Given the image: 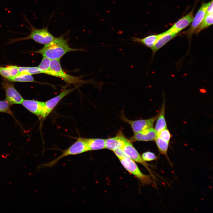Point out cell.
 Here are the masks:
<instances>
[{
    "mask_svg": "<svg viewBox=\"0 0 213 213\" xmlns=\"http://www.w3.org/2000/svg\"><path fill=\"white\" fill-rule=\"evenodd\" d=\"M165 103L164 102L159 114H158L156 120L155 130L157 134L162 130L167 128L166 121L164 117Z\"/></svg>",
    "mask_w": 213,
    "mask_h": 213,
    "instance_id": "cell-19",
    "label": "cell"
},
{
    "mask_svg": "<svg viewBox=\"0 0 213 213\" xmlns=\"http://www.w3.org/2000/svg\"><path fill=\"white\" fill-rule=\"evenodd\" d=\"M194 9L193 7L189 13L174 24L170 29L166 31L167 32L178 34L188 26L193 19Z\"/></svg>",
    "mask_w": 213,
    "mask_h": 213,
    "instance_id": "cell-10",
    "label": "cell"
},
{
    "mask_svg": "<svg viewBox=\"0 0 213 213\" xmlns=\"http://www.w3.org/2000/svg\"><path fill=\"white\" fill-rule=\"evenodd\" d=\"M75 89V88H73L70 89H64L58 95L44 102V106L42 119L45 118L51 112L59 102Z\"/></svg>",
    "mask_w": 213,
    "mask_h": 213,
    "instance_id": "cell-8",
    "label": "cell"
},
{
    "mask_svg": "<svg viewBox=\"0 0 213 213\" xmlns=\"http://www.w3.org/2000/svg\"><path fill=\"white\" fill-rule=\"evenodd\" d=\"M18 74V68L16 66L0 67V75L8 80L17 76Z\"/></svg>",
    "mask_w": 213,
    "mask_h": 213,
    "instance_id": "cell-18",
    "label": "cell"
},
{
    "mask_svg": "<svg viewBox=\"0 0 213 213\" xmlns=\"http://www.w3.org/2000/svg\"><path fill=\"white\" fill-rule=\"evenodd\" d=\"M51 60L44 57H43L42 60L38 67L41 73L45 74L49 69L50 67Z\"/></svg>",
    "mask_w": 213,
    "mask_h": 213,
    "instance_id": "cell-24",
    "label": "cell"
},
{
    "mask_svg": "<svg viewBox=\"0 0 213 213\" xmlns=\"http://www.w3.org/2000/svg\"><path fill=\"white\" fill-rule=\"evenodd\" d=\"M127 138L121 132L115 137L105 139V149L114 151L122 148Z\"/></svg>",
    "mask_w": 213,
    "mask_h": 213,
    "instance_id": "cell-14",
    "label": "cell"
},
{
    "mask_svg": "<svg viewBox=\"0 0 213 213\" xmlns=\"http://www.w3.org/2000/svg\"><path fill=\"white\" fill-rule=\"evenodd\" d=\"M121 149L128 157L134 161L140 163L147 168V164L143 160L131 142L128 139L126 140Z\"/></svg>",
    "mask_w": 213,
    "mask_h": 213,
    "instance_id": "cell-12",
    "label": "cell"
},
{
    "mask_svg": "<svg viewBox=\"0 0 213 213\" xmlns=\"http://www.w3.org/2000/svg\"><path fill=\"white\" fill-rule=\"evenodd\" d=\"M19 74H27L30 75L41 73L38 67H18Z\"/></svg>",
    "mask_w": 213,
    "mask_h": 213,
    "instance_id": "cell-23",
    "label": "cell"
},
{
    "mask_svg": "<svg viewBox=\"0 0 213 213\" xmlns=\"http://www.w3.org/2000/svg\"><path fill=\"white\" fill-rule=\"evenodd\" d=\"M11 104L6 100L0 101V112H3L12 114L10 109Z\"/></svg>",
    "mask_w": 213,
    "mask_h": 213,
    "instance_id": "cell-25",
    "label": "cell"
},
{
    "mask_svg": "<svg viewBox=\"0 0 213 213\" xmlns=\"http://www.w3.org/2000/svg\"><path fill=\"white\" fill-rule=\"evenodd\" d=\"M158 116V115L147 119L135 120H129L123 115H122L120 118L122 120L130 125L135 133L153 128L154 124Z\"/></svg>",
    "mask_w": 213,
    "mask_h": 213,
    "instance_id": "cell-6",
    "label": "cell"
},
{
    "mask_svg": "<svg viewBox=\"0 0 213 213\" xmlns=\"http://www.w3.org/2000/svg\"><path fill=\"white\" fill-rule=\"evenodd\" d=\"M27 109L39 118H42L44 102L32 100H24L21 104Z\"/></svg>",
    "mask_w": 213,
    "mask_h": 213,
    "instance_id": "cell-11",
    "label": "cell"
},
{
    "mask_svg": "<svg viewBox=\"0 0 213 213\" xmlns=\"http://www.w3.org/2000/svg\"><path fill=\"white\" fill-rule=\"evenodd\" d=\"M88 151L105 149V139L100 138H86Z\"/></svg>",
    "mask_w": 213,
    "mask_h": 213,
    "instance_id": "cell-17",
    "label": "cell"
},
{
    "mask_svg": "<svg viewBox=\"0 0 213 213\" xmlns=\"http://www.w3.org/2000/svg\"><path fill=\"white\" fill-rule=\"evenodd\" d=\"M178 34L174 33H167L164 32V34L157 41L151 49L153 53V57L155 53L170 40L175 37Z\"/></svg>",
    "mask_w": 213,
    "mask_h": 213,
    "instance_id": "cell-16",
    "label": "cell"
},
{
    "mask_svg": "<svg viewBox=\"0 0 213 213\" xmlns=\"http://www.w3.org/2000/svg\"><path fill=\"white\" fill-rule=\"evenodd\" d=\"M210 3V1L207 3H204L202 4L193 17L189 29L184 33L185 35L187 36L189 40H190L192 35L205 17L207 8Z\"/></svg>",
    "mask_w": 213,
    "mask_h": 213,
    "instance_id": "cell-7",
    "label": "cell"
},
{
    "mask_svg": "<svg viewBox=\"0 0 213 213\" xmlns=\"http://www.w3.org/2000/svg\"><path fill=\"white\" fill-rule=\"evenodd\" d=\"M45 74L59 78L68 84H76L85 82L65 72L61 67L60 59L51 60L49 68Z\"/></svg>",
    "mask_w": 213,
    "mask_h": 213,
    "instance_id": "cell-4",
    "label": "cell"
},
{
    "mask_svg": "<svg viewBox=\"0 0 213 213\" xmlns=\"http://www.w3.org/2000/svg\"><path fill=\"white\" fill-rule=\"evenodd\" d=\"M8 80L14 82H35L31 75L27 74H19L17 76Z\"/></svg>",
    "mask_w": 213,
    "mask_h": 213,
    "instance_id": "cell-22",
    "label": "cell"
},
{
    "mask_svg": "<svg viewBox=\"0 0 213 213\" xmlns=\"http://www.w3.org/2000/svg\"><path fill=\"white\" fill-rule=\"evenodd\" d=\"M141 157L145 162L152 161L157 159V157L155 154L150 151L144 152L141 155Z\"/></svg>",
    "mask_w": 213,
    "mask_h": 213,
    "instance_id": "cell-26",
    "label": "cell"
},
{
    "mask_svg": "<svg viewBox=\"0 0 213 213\" xmlns=\"http://www.w3.org/2000/svg\"><path fill=\"white\" fill-rule=\"evenodd\" d=\"M2 85L5 91L6 100L11 104H22L24 99L13 84L4 81Z\"/></svg>",
    "mask_w": 213,
    "mask_h": 213,
    "instance_id": "cell-9",
    "label": "cell"
},
{
    "mask_svg": "<svg viewBox=\"0 0 213 213\" xmlns=\"http://www.w3.org/2000/svg\"><path fill=\"white\" fill-rule=\"evenodd\" d=\"M24 17L30 26V32L29 35L26 37L12 39V41L13 42L21 40L32 39L36 42L45 45L51 42L55 38L49 31L48 26L40 29L35 28L26 17Z\"/></svg>",
    "mask_w": 213,
    "mask_h": 213,
    "instance_id": "cell-3",
    "label": "cell"
},
{
    "mask_svg": "<svg viewBox=\"0 0 213 213\" xmlns=\"http://www.w3.org/2000/svg\"><path fill=\"white\" fill-rule=\"evenodd\" d=\"M88 151L86 138L79 137L67 149L62 151V154L55 159L46 163L41 164L40 168H51L56 165L62 158L70 156L81 154Z\"/></svg>",
    "mask_w": 213,
    "mask_h": 213,
    "instance_id": "cell-2",
    "label": "cell"
},
{
    "mask_svg": "<svg viewBox=\"0 0 213 213\" xmlns=\"http://www.w3.org/2000/svg\"><path fill=\"white\" fill-rule=\"evenodd\" d=\"M213 1L212 0L207 8L206 13L213 14Z\"/></svg>",
    "mask_w": 213,
    "mask_h": 213,
    "instance_id": "cell-28",
    "label": "cell"
},
{
    "mask_svg": "<svg viewBox=\"0 0 213 213\" xmlns=\"http://www.w3.org/2000/svg\"><path fill=\"white\" fill-rule=\"evenodd\" d=\"M157 136L163 140L169 142L171 137V135L167 128L164 129L159 132Z\"/></svg>",
    "mask_w": 213,
    "mask_h": 213,
    "instance_id": "cell-27",
    "label": "cell"
},
{
    "mask_svg": "<svg viewBox=\"0 0 213 213\" xmlns=\"http://www.w3.org/2000/svg\"><path fill=\"white\" fill-rule=\"evenodd\" d=\"M213 14L206 13L201 23L195 31V33L198 34L212 25L213 24Z\"/></svg>",
    "mask_w": 213,
    "mask_h": 213,
    "instance_id": "cell-20",
    "label": "cell"
},
{
    "mask_svg": "<svg viewBox=\"0 0 213 213\" xmlns=\"http://www.w3.org/2000/svg\"><path fill=\"white\" fill-rule=\"evenodd\" d=\"M157 136V134L154 129L151 128L135 133L129 141L130 142L154 141H155Z\"/></svg>",
    "mask_w": 213,
    "mask_h": 213,
    "instance_id": "cell-13",
    "label": "cell"
},
{
    "mask_svg": "<svg viewBox=\"0 0 213 213\" xmlns=\"http://www.w3.org/2000/svg\"><path fill=\"white\" fill-rule=\"evenodd\" d=\"M164 33V32L156 35L148 36L143 38L132 37L131 41L139 43L151 49L158 39Z\"/></svg>",
    "mask_w": 213,
    "mask_h": 213,
    "instance_id": "cell-15",
    "label": "cell"
},
{
    "mask_svg": "<svg viewBox=\"0 0 213 213\" xmlns=\"http://www.w3.org/2000/svg\"><path fill=\"white\" fill-rule=\"evenodd\" d=\"M155 141L160 153L164 155L168 158L167 152L169 142L163 140L157 136Z\"/></svg>",
    "mask_w": 213,
    "mask_h": 213,
    "instance_id": "cell-21",
    "label": "cell"
},
{
    "mask_svg": "<svg viewBox=\"0 0 213 213\" xmlns=\"http://www.w3.org/2000/svg\"><path fill=\"white\" fill-rule=\"evenodd\" d=\"M119 159L124 167L138 179L143 184H149L153 183L150 176L143 173L134 161L127 155Z\"/></svg>",
    "mask_w": 213,
    "mask_h": 213,
    "instance_id": "cell-5",
    "label": "cell"
},
{
    "mask_svg": "<svg viewBox=\"0 0 213 213\" xmlns=\"http://www.w3.org/2000/svg\"><path fill=\"white\" fill-rule=\"evenodd\" d=\"M81 50L69 47L67 41L64 36L55 38L49 43L45 45L41 49L34 51L41 54L50 60L60 59L66 53L71 51Z\"/></svg>",
    "mask_w": 213,
    "mask_h": 213,
    "instance_id": "cell-1",
    "label": "cell"
}]
</instances>
